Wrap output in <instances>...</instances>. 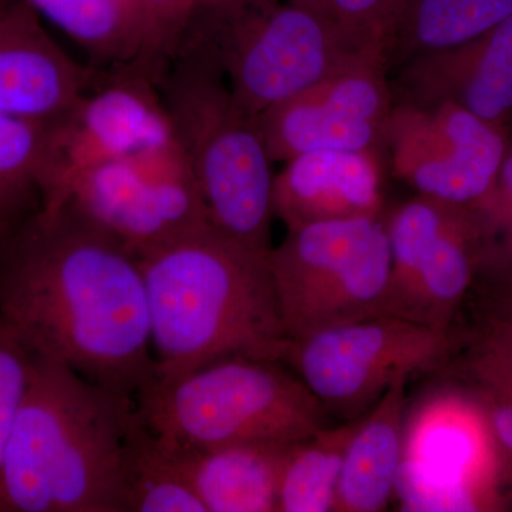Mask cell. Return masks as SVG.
Returning <instances> with one entry per match:
<instances>
[{"label":"cell","mask_w":512,"mask_h":512,"mask_svg":"<svg viewBox=\"0 0 512 512\" xmlns=\"http://www.w3.org/2000/svg\"><path fill=\"white\" fill-rule=\"evenodd\" d=\"M400 377L363 416L346 450L336 512H379L396 493L406 430V386Z\"/></svg>","instance_id":"cell-19"},{"label":"cell","mask_w":512,"mask_h":512,"mask_svg":"<svg viewBox=\"0 0 512 512\" xmlns=\"http://www.w3.org/2000/svg\"><path fill=\"white\" fill-rule=\"evenodd\" d=\"M97 80L57 45L29 0H0V113L53 123Z\"/></svg>","instance_id":"cell-16"},{"label":"cell","mask_w":512,"mask_h":512,"mask_svg":"<svg viewBox=\"0 0 512 512\" xmlns=\"http://www.w3.org/2000/svg\"><path fill=\"white\" fill-rule=\"evenodd\" d=\"M18 222L9 220V218L0 215V247H2L5 238L8 237L10 229L15 227V225L18 224Z\"/></svg>","instance_id":"cell-33"},{"label":"cell","mask_w":512,"mask_h":512,"mask_svg":"<svg viewBox=\"0 0 512 512\" xmlns=\"http://www.w3.org/2000/svg\"><path fill=\"white\" fill-rule=\"evenodd\" d=\"M146 284L156 375L228 357L279 360L286 335L271 252L211 225L138 256Z\"/></svg>","instance_id":"cell-2"},{"label":"cell","mask_w":512,"mask_h":512,"mask_svg":"<svg viewBox=\"0 0 512 512\" xmlns=\"http://www.w3.org/2000/svg\"><path fill=\"white\" fill-rule=\"evenodd\" d=\"M184 37L208 50L251 119L333 74L384 66L328 15L291 0H200Z\"/></svg>","instance_id":"cell-6"},{"label":"cell","mask_w":512,"mask_h":512,"mask_svg":"<svg viewBox=\"0 0 512 512\" xmlns=\"http://www.w3.org/2000/svg\"><path fill=\"white\" fill-rule=\"evenodd\" d=\"M0 318L32 355L134 397L154 375L140 261L69 200L40 204L0 247Z\"/></svg>","instance_id":"cell-1"},{"label":"cell","mask_w":512,"mask_h":512,"mask_svg":"<svg viewBox=\"0 0 512 512\" xmlns=\"http://www.w3.org/2000/svg\"><path fill=\"white\" fill-rule=\"evenodd\" d=\"M363 416L322 427L288 448L279 478L278 512L335 510L346 450Z\"/></svg>","instance_id":"cell-22"},{"label":"cell","mask_w":512,"mask_h":512,"mask_svg":"<svg viewBox=\"0 0 512 512\" xmlns=\"http://www.w3.org/2000/svg\"><path fill=\"white\" fill-rule=\"evenodd\" d=\"M396 104H454L488 123L512 128V15L483 35L417 57L390 74Z\"/></svg>","instance_id":"cell-15"},{"label":"cell","mask_w":512,"mask_h":512,"mask_svg":"<svg viewBox=\"0 0 512 512\" xmlns=\"http://www.w3.org/2000/svg\"><path fill=\"white\" fill-rule=\"evenodd\" d=\"M510 130L454 104L394 103L382 151L417 195L474 210L493 191Z\"/></svg>","instance_id":"cell-11"},{"label":"cell","mask_w":512,"mask_h":512,"mask_svg":"<svg viewBox=\"0 0 512 512\" xmlns=\"http://www.w3.org/2000/svg\"><path fill=\"white\" fill-rule=\"evenodd\" d=\"M477 348L467 362L471 379L512 393V343L490 330Z\"/></svg>","instance_id":"cell-29"},{"label":"cell","mask_w":512,"mask_h":512,"mask_svg":"<svg viewBox=\"0 0 512 512\" xmlns=\"http://www.w3.org/2000/svg\"><path fill=\"white\" fill-rule=\"evenodd\" d=\"M289 339L386 315L390 247L383 215L289 229L271 251Z\"/></svg>","instance_id":"cell-7"},{"label":"cell","mask_w":512,"mask_h":512,"mask_svg":"<svg viewBox=\"0 0 512 512\" xmlns=\"http://www.w3.org/2000/svg\"><path fill=\"white\" fill-rule=\"evenodd\" d=\"M394 106L383 64L333 74L255 117L272 163L312 151H382Z\"/></svg>","instance_id":"cell-14"},{"label":"cell","mask_w":512,"mask_h":512,"mask_svg":"<svg viewBox=\"0 0 512 512\" xmlns=\"http://www.w3.org/2000/svg\"><path fill=\"white\" fill-rule=\"evenodd\" d=\"M274 211L286 228L383 215L380 151H312L275 175Z\"/></svg>","instance_id":"cell-17"},{"label":"cell","mask_w":512,"mask_h":512,"mask_svg":"<svg viewBox=\"0 0 512 512\" xmlns=\"http://www.w3.org/2000/svg\"><path fill=\"white\" fill-rule=\"evenodd\" d=\"M200 0H138L141 45L127 69L158 84L183 42Z\"/></svg>","instance_id":"cell-25"},{"label":"cell","mask_w":512,"mask_h":512,"mask_svg":"<svg viewBox=\"0 0 512 512\" xmlns=\"http://www.w3.org/2000/svg\"><path fill=\"white\" fill-rule=\"evenodd\" d=\"M164 446L174 454L207 512H278L279 478L291 446L245 443L204 450Z\"/></svg>","instance_id":"cell-18"},{"label":"cell","mask_w":512,"mask_h":512,"mask_svg":"<svg viewBox=\"0 0 512 512\" xmlns=\"http://www.w3.org/2000/svg\"><path fill=\"white\" fill-rule=\"evenodd\" d=\"M49 126L0 113V215L9 220L40 207Z\"/></svg>","instance_id":"cell-24"},{"label":"cell","mask_w":512,"mask_h":512,"mask_svg":"<svg viewBox=\"0 0 512 512\" xmlns=\"http://www.w3.org/2000/svg\"><path fill=\"white\" fill-rule=\"evenodd\" d=\"M291 2L299 3V5L303 6H308V8L318 10V12L323 13V15L329 16L328 10H326L325 6V0H291Z\"/></svg>","instance_id":"cell-32"},{"label":"cell","mask_w":512,"mask_h":512,"mask_svg":"<svg viewBox=\"0 0 512 512\" xmlns=\"http://www.w3.org/2000/svg\"><path fill=\"white\" fill-rule=\"evenodd\" d=\"M512 286V284H510ZM493 332L503 336L505 340L512 343V296L510 303H508L507 309L497 319H495L494 325L491 326Z\"/></svg>","instance_id":"cell-31"},{"label":"cell","mask_w":512,"mask_h":512,"mask_svg":"<svg viewBox=\"0 0 512 512\" xmlns=\"http://www.w3.org/2000/svg\"><path fill=\"white\" fill-rule=\"evenodd\" d=\"M49 126L40 204L59 200L74 178L174 140L157 86L127 67L111 69Z\"/></svg>","instance_id":"cell-12"},{"label":"cell","mask_w":512,"mask_h":512,"mask_svg":"<svg viewBox=\"0 0 512 512\" xmlns=\"http://www.w3.org/2000/svg\"><path fill=\"white\" fill-rule=\"evenodd\" d=\"M32 356L3 457L0 512H124L120 461L134 397Z\"/></svg>","instance_id":"cell-3"},{"label":"cell","mask_w":512,"mask_h":512,"mask_svg":"<svg viewBox=\"0 0 512 512\" xmlns=\"http://www.w3.org/2000/svg\"><path fill=\"white\" fill-rule=\"evenodd\" d=\"M511 15L512 0H396L384 49L387 74L470 42Z\"/></svg>","instance_id":"cell-20"},{"label":"cell","mask_w":512,"mask_h":512,"mask_svg":"<svg viewBox=\"0 0 512 512\" xmlns=\"http://www.w3.org/2000/svg\"><path fill=\"white\" fill-rule=\"evenodd\" d=\"M120 480L124 512H207L174 454L137 409L124 436Z\"/></svg>","instance_id":"cell-21"},{"label":"cell","mask_w":512,"mask_h":512,"mask_svg":"<svg viewBox=\"0 0 512 512\" xmlns=\"http://www.w3.org/2000/svg\"><path fill=\"white\" fill-rule=\"evenodd\" d=\"M281 363L228 357L153 376L134 396L138 416L171 447L292 446L326 426V410Z\"/></svg>","instance_id":"cell-5"},{"label":"cell","mask_w":512,"mask_h":512,"mask_svg":"<svg viewBox=\"0 0 512 512\" xmlns=\"http://www.w3.org/2000/svg\"><path fill=\"white\" fill-rule=\"evenodd\" d=\"M157 89L211 227L245 247L271 252L272 160L255 119L235 103L221 67L204 46L185 37Z\"/></svg>","instance_id":"cell-4"},{"label":"cell","mask_w":512,"mask_h":512,"mask_svg":"<svg viewBox=\"0 0 512 512\" xmlns=\"http://www.w3.org/2000/svg\"><path fill=\"white\" fill-rule=\"evenodd\" d=\"M62 200L119 238L137 258L211 225L177 138L84 171L55 202Z\"/></svg>","instance_id":"cell-10"},{"label":"cell","mask_w":512,"mask_h":512,"mask_svg":"<svg viewBox=\"0 0 512 512\" xmlns=\"http://www.w3.org/2000/svg\"><path fill=\"white\" fill-rule=\"evenodd\" d=\"M383 220L390 247L386 315L450 329L483 258L477 211L416 195Z\"/></svg>","instance_id":"cell-9"},{"label":"cell","mask_w":512,"mask_h":512,"mask_svg":"<svg viewBox=\"0 0 512 512\" xmlns=\"http://www.w3.org/2000/svg\"><path fill=\"white\" fill-rule=\"evenodd\" d=\"M483 412L493 431L494 439L503 446L512 457V393L500 389L494 384L478 382Z\"/></svg>","instance_id":"cell-30"},{"label":"cell","mask_w":512,"mask_h":512,"mask_svg":"<svg viewBox=\"0 0 512 512\" xmlns=\"http://www.w3.org/2000/svg\"><path fill=\"white\" fill-rule=\"evenodd\" d=\"M450 346L448 330L380 315L289 339L282 363L326 413L352 420L369 412L400 377L440 365Z\"/></svg>","instance_id":"cell-8"},{"label":"cell","mask_w":512,"mask_h":512,"mask_svg":"<svg viewBox=\"0 0 512 512\" xmlns=\"http://www.w3.org/2000/svg\"><path fill=\"white\" fill-rule=\"evenodd\" d=\"M121 2H123L124 5L127 6L128 10H130V12L133 13L134 18L138 20V23H140L141 29L140 6H138V0H121Z\"/></svg>","instance_id":"cell-34"},{"label":"cell","mask_w":512,"mask_h":512,"mask_svg":"<svg viewBox=\"0 0 512 512\" xmlns=\"http://www.w3.org/2000/svg\"><path fill=\"white\" fill-rule=\"evenodd\" d=\"M396 0H325L330 18L360 49L380 57L392 25Z\"/></svg>","instance_id":"cell-28"},{"label":"cell","mask_w":512,"mask_h":512,"mask_svg":"<svg viewBox=\"0 0 512 512\" xmlns=\"http://www.w3.org/2000/svg\"><path fill=\"white\" fill-rule=\"evenodd\" d=\"M32 353L0 318V484L3 457L32 375Z\"/></svg>","instance_id":"cell-27"},{"label":"cell","mask_w":512,"mask_h":512,"mask_svg":"<svg viewBox=\"0 0 512 512\" xmlns=\"http://www.w3.org/2000/svg\"><path fill=\"white\" fill-rule=\"evenodd\" d=\"M97 63L128 66L140 50V23L121 0H29Z\"/></svg>","instance_id":"cell-23"},{"label":"cell","mask_w":512,"mask_h":512,"mask_svg":"<svg viewBox=\"0 0 512 512\" xmlns=\"http://www.w3.org/2000/svg\"><path fill=\"white\" fill-rule=\"evenodd\" d=\"M493 431L480 407L457 397L431 400L404 430L396 493L406 511L490 507Z\"/></svg>","instance_id":"cell-13"},{"label":"cell","mask_w":512,"mask_h":512,"mask_svg":"<svg viewBox=\"0 0 512 512\" xmlns=\"http://www.w3.org/2000/svg\"><path fill=\"white\" fill-rule=\"evenodd\" d=\"M483 228L484 249L480 271L512 278V128L493 191L474 208Z\"/></svg>","instance_id":"cell-26"}]
</instances>
